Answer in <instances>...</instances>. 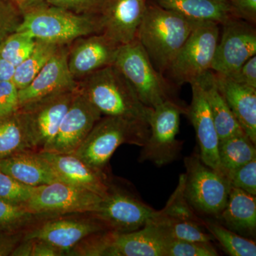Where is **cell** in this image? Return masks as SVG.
I'll list each match as a JSON object with an SVG mask.
<instances>
[{"mask_svg": "<svg viewBox=\"0 0 256 256\" xmlns=\"http://www.w3.org/2000/svg\"><path fill=\"white\" fill-rule=\"evenodd\" d=\"M78 89L102 116L149 124L153 108L142 104L114 64L78 80Z\"/></svg>", "mask_w": 256, "mask_h": 256, "instance_id": "1", "label": "cell"}, {"mask_svg": "<svg viewBox=\"0 0 256 256\" xmlns=\"http://www.w3.org/2000/svg\"><path fill=\"white\" fill-rule=\"evenodd\" d=\"M198 22L146 1L136 38L156 70L164 73Z\"/></svg>", "mask_w": 256, "mask_h": 256, "instance_id": "2", "label": "cell"}, {"mask_svg": "<svg viewBox=\"0 0 256 256\" xmlns=\"http://www.w3.org/2000/svg\"><path fill=\"white\" fill-rule=\"evenodd\" d=\"M16 31L64 46L80 37L101 34V26L98 14H76L45 3L24 14Z\"/></svg>", "mask_w": 256, "mask_h": 256, "instance_id": "3", "label": "cell"}, {"mask_svg": "<svg viewBox=\"0 0 256 256\" xmlns=\"http://www.w3.org/2000/svg\"><path fill=\"white\" fill-rule=\"evenodd\" d=\"M149 124L114 116L101 118L74 154L96 169L106 171L116 150L124 144L143 146Z\"/></svg>", "mask_w": 256, "mask_h": 256, "instance_id": "4", "label": "cell"}, {"mask_svg": "<svg viewBox=\"0 0 256 256\" xmlns=\"http://www.w3.org/2000/svg\"><path fill=\"white\" fill-rule=\"evenodd\" d=\"M184 196L192 208L218 217L225 208L230 192L228 178L202 161L194 153L184 159Z\"/></svg>", "mask_w": 256, "mask_h": 256, "instance_id": "5", "label": "cell"}, {"mask_svg": "<svg viewBox=\"0 0 256 256\" xmlns=\"http://www.w3.org/2000/svg\"><path fill=\"white\" fill-rule=\"evenodd\" d=\"M114 64L144 105L154 108L170 99L166 84L137 38L120 46Z\"/></svg>", "mask_w": 256, "mask_h": 256, "instance_id": "6", "label": "cell"}, {"mask_svg": "<svg viewBox=\"0 0 256 256\" xmlns=\"http://www.w3.org/2000/svg\"><path fill=\"white\" fill-rule=\"evenodd\" d=\"M218 24L200 22L192 30L168 70L178 85L191 84L212 70L220 40Z\"/></svg>", "mask_w": 256, "mask_h": 256, "instance_id": "7", "label": "cell"}, {"mask_svg": "<svg viewBox=\"0 0 256 256\" xmlns=\"http://www.w3.org/2000/svg\"><path fill=\"white\" fill-rule=\"evenodd\" d=\"M102 200L97 194L64 182L35 186L24 206L38 218L92 213Z\"/></svg>", "mask_w": 256, "mask_h": 256, "instance_id": "8", "label": "cell"}, {"mask_svg": "<svg viewBox=\"0 0 256 256\" xmlns=\"http://www.w3.org/2000/svg\"><path fill=\"white\" fill-rule=\"evenodd\" d=\"M182 114H186L178 104L168 99L152 109L149 120L150 136L140 154V162L150 161L164 166L180 156L182 143L176 140Z\"/></svg>", "mask_w": 256, "mask_h": 256, "instance_id": "9", "label": "cell"}, {"mask_svg": "<svg viewBox=\"0 0 256 256\" xmlns=\"http://www.w3.org/2000/svg\"><path fill=\"white\" fill-rule=\"evenodd\" d=\"M77 89L31 101L18 108L34 151H43L54 138Z\"/></svg>", "mask_w": 256, "mask_h": 256, "instance_id": "10", "label": "cell"}, {"mask_svg": "<svg viewBox=\"0 0 256 256\" xmlns=\"http://www.w3.org/2000/svg\"><path fill=\"white\" fill-rule=\"evenodd\" d=\"M156 213V210L111 181L107 193L90 214L100 220L108 230L122 234L142 228Z\"/></svg>", "mask_w": 256, "mask_h": 256, "instance_id": "11", "label": "cell"}, {"mask_svg": "<svg viewBox=\"0 0 256 256\" xmlns=\"http://www.w3.org/2000/svg\"><path fill=\"white\" fill-rule=\"evenodd\" d=\"M108 230L90 214L55 216L36 220L24 232V239L35 238L50 242L68 252L84 238Z\"/></svg>", "mask_w": 256, "mask_h": 256, "instance_id": "12", "label": "cell"}, {"mask_svg": "<svg viewBox=\"0 0 256 256\" xmlns=\"http://www.w3.org/2000/svg\"><path fill=\"white\" fill-rule=\"evenodd\" d=\"M223 26L210 69L228 76L256 55V32L249 22L235 18H228Z\"/></svg>", "mask_w": 256, "mask_h": 256, "instance_id": "13", "label": "cell"}, {"mask_svg": "<svg viewBox=\"0 0 256 256\" xmlns=\"http://www.w3.org/2000/svg\"><path fill=\"white\" fill-rule=\"evenodd\" d=\"M101 118L100 112L77 88L76 94L62 119L58 132L43 151L74 153Z\"/></svg>", "mask_w": 256, "mask_h": 256, "instance_id": "14", "label": "cell"}, {"mask_svg": "<svg viewBox=\"0 0 256 256\" xmlns=\"http://www.w3.org/2000/svg\"><path fill=\"white\" fill-rule=\"evenodd\" d=\"M146 0H104L98 13L101 34L118 46L137 38Z\"/></svg>", "mask_w": 256, "mask_h": 256, "instance_id": "15", "label": "cell"}, {"mask_svg": "<svg viewBox=\"0 0 256 256\" xmlns=\"http://www.w3.org/2000/svg\"><path fill=\"white\" fill-rule=\"evenodd\" d=\"M120 46L102 34L80 37L68 46V66L78 82L96 70L112 65Z\"/></svg>", "mask_w": 256, "mask_h": 256, "instance_id": "16", "label": "cell"}, {"mask_svg": "<svg viewBox=\"0 0 256 256\" xmlns=\"http://www.w3.org/2000/svg\"><path fill=\"white\" fill-rule=\"evenodd\" d=\"M68 46H60L31 82L18 90L20 107L46 96L77 89L78 82L68 66Z\"/></svg>", "mask_w": 256, "mask_h": 256, "instance_id": "17", "label": "cell"}, {"mask_svg": "<svg viewBox=\"0 0 256 256\" xmlns=\"http://www.w3.org/2000/svg\"><path fill=\"white\" fill-rule=\"evenodd\" d=\"M60 182L85 188L104 197L112 180L106 171L92 168L74 153L40 151Z\"/></svg>", "mask_w": 256, "mask_h": 256, "instance_id": "18", "label": "cell"}, {"mask_svg": "<svg viewBox=\"0 0 256 256\" xmlns=\"http://www.w3.org/2000/svg\"><path fill=\"white\" fill-rule=\"evenodd\" d=\"M191 86L192 102L186 109V114L196 133L200 158L207 166L222 174L218 156L220 139L204 92L198 82H192Z\"/></svg>", "mask_w": 256, "mask_h": 256, "instance_id": "19", "label": "cell"}, {"mask_svg": "<svg viewBox=\"0 0 256 256\" xmlns=\"http://www.w3.org/2000/svg\"><path fill=\"white\" fill-rule=\"evenodd\" d=\"M168 240L148 222L134 232H112L105 256H166Z\"/></svg>", "mask_w": 256, "mask_h": 256, "instance_id": "20", "label": "cell"}, {"mask_svg": "<svg viewBox=\"0 0 256 256\" xmlns=\"http://www.w3.org/2000/svg\"><path fill=\"white\" fill-rule=\"evenodd\" d=\"M218 90L242 130L256 144V88L214 73Z\"/></svg>", "mask_w": 256, "mask_h": 256, "instance_id": "21", "label": "cell"}, {"mask_svg": "<svg viewBox=\"0 0 256 256\" xmlns=\"http://www.w3.org/2000/svg\"><path fill=\"white\" fill-rule=\"evenodd\" d=\"M0 170L28 186L35 188L60 181L38 151H25L0 159Z\"/></svg>", "mask_w": 256, "mask_h": 256, "instance_id": "22", "label": "cell"}, {"mask_svg": "<svg viewBox=\"0 0 256 256\" xmlns=\"http://www.w3.org/2000/svg\"><path fill=\"white\" fill-rule=\"evenodd\" d=\"M218 217L224 226L242 236L255 235L256 196L232 186L226 205Z\"/></svg>", "mask_w": 256, "mask_h": 256, "instance_id": "23", "label": "cell"}, {"mask_svg": "<svg viewBox=\"0 0 256 256\" xmlns=\"http://www.w3.org/2000/svg\"><path fill=\"white\" fill-rule=\"evenodd\" d=\"M196 82L204 92L220 140L245 133L218 90L214 72L208 70Z\"/></svg>", "mask_w": 256, "mask_h": 256, "instance_id": "24", "label": "cell"}, {"mask_svg": "<svg viewBox=\"0 0 256 256\" xmlns=\"http://www.w3.org/2000/svg\"><path fill=\"white\" fill-rule=\"evenodd\" d=\"M163 9L169 10L196 22L222 24L232 18L227 2L215 0H146Z\"/></svg>", "mask_w": 256, "mask_h": 256, "instance_id": "25", "label": "cell"}, {"mask_svg": "<svg viewBox=\"0 0 256 256\" xmlns=\"http://www.w3.org/2000/svg\"><path fill=\"white\" fill-rule=\"evenodd\" d=\"M220 172L229 178L232 172L256 158V144L245 133L220 140Z\"/></svg>", "mask_w": 256, "mask_h": 256, "instance_id": "26", "label": "cell"}, {"mask_svg": "<svg viewBox=\"0 0 256 256\" xmlns=\"http://www.w3.org/2000/svg\"><path fill=\"white\" fill-rule=\"evenodd\" d=\"M166 239L188 242H212L214 237L206 232L203 224L192 220H173L163 216L156 210L154 216L148 220Z\"/></svg>", "mask_w": 256, "mask_h": 256, "instance_id": "27", "label": "cell"}, {"mask_svg": "<svg viewBox=\"0 0 256 256\" xmlns=\"http://www.w3.org/2000/svg\"><path fill=\"white\" fill-rule=\"evenodd\" d=\"M30 150L33 149L18 110L1 116L0 159Z\"/></svg>", "mask_w": 256, "mask_h": 256, "instance_id": "28", "label": "cell"}, {"mask_svg": "<svg viewBox=\"0 0 256 256\" xmlns=\"http://www.w3.org/2000/svg\"><path fill=\"white\" fill-rule=\"evenodd\" d=\"M60 46H62L50 42L36 40L35 46L30 54L15 67L12 82H14L18 90L24 88L31 82Z\"/></svg>", "mask_w": 256, "mask_h": 256, "instance_id": "29", "label": "cell"}, {"mask_svg": "<svg viewBox=\"0 0 256 256\" xmlns=\"http://www.w3.org/2000/svg\"><path fill=\"white\" fill-rule=\"evenodd\" d=\"M205 228L218 240L227 254L232 256H256V242L232 232L224 226L204 220Z\"/></svg>", "mask_w": 256, "mask_h": 256, "instance_id": "30", "label": "cell"}, {"mask_svg": "<svg viewBox=\"0 0 256 256\" xmlns=\"http://www.w3.org/2000/svg\"><path fill=\"white\" fill-rule=\"evenodd\" d=\"M40 218L22 205L14 204L0 200V230L25 232Z\"/></svg>", "mask_w": 256, "mask_h": 256, "instance_id": "31", "label": "cell"}, {"mask_svg": "<svg viewBox=\"0 0 256 256\" xmlns=\"http://www.w3.org/2000/svg\"><path fill=\"white\" fill-rule=\"evenodd\" d=\"M35 44L36 40L28 34L15 32L0 43V57L16 67L30 54Z\"/></svg>", "mask_w": 256, "mask_h": 256, "instance_id": "32", "label": "cell"}, {"mask_svg": "<svg viewBox=\"0 0 256 256\" xmlns=\"http://www.w3.org/2000/svg\"><path fill=\"white\" fill-rule=\"evenodd\" d=\"M184 182L185 174H182L178 188L170 196L164 208L158 210V214L173 220H192L204 226V220L197 216L184 196Z\"/></svg>", "mask_w": 256, "mask_h": 256, "instance_id": "33", "label": "cell"}, {"mask_svg": "<svg viewBox=\"0 0 256 256\" xmlns=\"http://www.w3.org/2000/svg\"><path fill=\"white\" fill-rule=\"evenodd\" d=\"M33 188L20 183L0 170V200L24 206L31 196Z\"/></svg>", "mask_w": 256, "mask_h": 256, "instance_id": "34", "label": "cell"}, {"mask_svg": "<svg viewBox=\"0 0 256 256\" xmlns=\"http://www.w3.org/2000/svg\"><path fill=\"white\" fill-rule=\"evenodd\" d=\"M218 252L212 242H188L168 239L166 256H216Z\"/></svg>", "mask_w": 256, "mask_h": 256, "instance_id": "35", "label": "cell"}, {"mask_svg": "<svg viewBox=\"0 0 256 256\" xmlns=\"http://www.w3.org/2000/svg\"><path fill=\"white\" fill-rule=\"evenodd\" d=\"M12 256H64L66 252L50 242L38 239H22L12 252Z\"/></svg>", "mask_w": 256, "mask_h": 256, "instance_id": "36", "label": "cell"}, {"mask_svg": "<svg viewBox=\"0 0 256 256\" xmlns=\"http://www.w3.org/2000/svg\"><path fill=\"white\" fill-rule=\"evenodd\" d=\"M23 14L12 0H0V43L18 30Z\"/></svg>", "mask_w": 256, "mask_h": 256, "instance_id": "37", "label": "cell"}, {"mask_svg": "<svg viewBox=\"0 0 256 256\" xmlns=\"http://www.w3.org/2000/svg\"><path fill=\"white\" fill-rule=\"evenodd\" d=\"M228 178L232 188L256 196V158L236 170Z\"/></svg>", "mask_w": 256, "mask_h": 256, "instance_id": "38", "label": "cell"}, {"mask_svg": "<svg viewBox=\"0 0 256 256\" xmlns=\"http://www.w3.org/2000/svg\"><path fill=\"white\" fill-rule=\"evenodd\" d=\"M104 0H46L47 4L80 14H98Z\"/></svg>", "mask_w": 256, "mask_h": 256, "instance_id": "39", "label": "cell"}, {"mask_svg": "<svg viewBox=\"0 0 256 256\" xmlns=\"http://www.w3.org/2000/svg\"><path fill=\"white\" fill-rule=\"evenodd\" d=\"M18 108V89L14 82H0V117L16 112Z\"/></svg>", "mask_w": 256, "mask_h": 256, "instance_id": "40", "label": "cell"}, {"mask_svg": "<svg viewBox=\"0 0 256 256\" xmlns=\"http://www.w3.org/2000/svg\"><path fill=\"white\" fill-rule=\"evenodd\" d=\"M232 18L256 23V0H230L227 2Z\"/></svg>", "mask_w": 256, "mask_h": 256, "instance_id": "41", "label": "cell"}, {"mask_svg": "<svg viewBox=\"0 0 256 256\" xmlns=\"http://www.w3.org/2000/svg\"><path fill=\"white\" fill-rule=\"evenodd\" d=\"M226 77L242 85L256 88V56L249 58L238 70Z\"/></svg>", "mask_w": 256, "mask_h": 256, "instance_id": "42", "label": "cell"}, {"mask_svg": "<svg viewBox=\"0 0 256 256\" xmlns=\"http://www.w3.org/2000/svg\"><path fill=\"white\" fill-rule=\"evenodd\" d=\"M24 232H8L0 230V256H11L15 247L24 238Z\"/></svg>", "mask_w": 256, "mask_h": 256, "instance_id": "43", "label": "cell"}, {"mask_svg": "<svg viewBox=\"0 0 256 256\" xmlns=\"http://www.w3.org/2000/svg\"><path fill=\"white\" fill-rule=\"evenodd\" d=\"M12 1L14 2L23 15L40 8L46 3V0H12Z\"/></svg>", "mask_w": 256, "mask_h": 256, "instance_id": "44", "label": "cell"}, {"mask_svg": "<svg viewBox=\"0 0 256 256\" xmlns=\"http://www.w3.org/2000/svg\"><path fill=\"white\" fill-rule=\"evenodd\" d=\"M15 66L0 57V82L12 80Z\"/></svg>", "mask_w": 256, "mask_h": 256, "instance_id": "45", "label": "cell"}, {"mask_svg": "<svg viewBox=\"0 0 256 256\" xmlns=\"http://www.w3.org/2000/svg\"><path fill=\"white\" fill-rule=\"evenodd\" d=\"M215 1L220 2H227L230 1V0H215Z\"/></svg>", "mask_w": 256, "mask_h": 256, "instance_id": "46", "label": "cell"}]
</instances>
